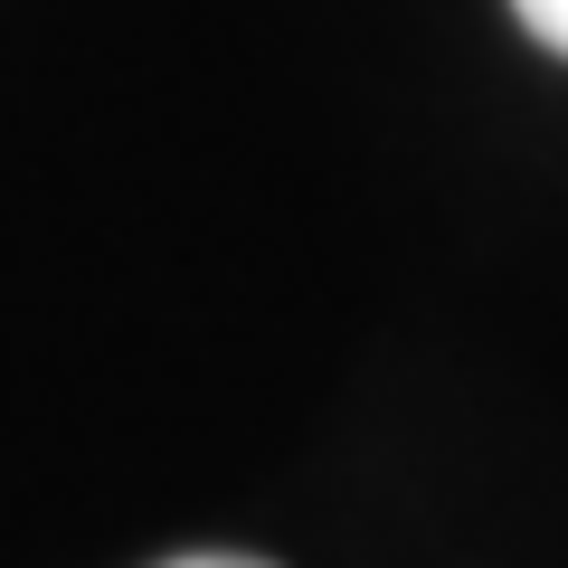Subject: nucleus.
<instances>
[{"instance_id":"obj_1","label":"nucleus","mask_w":568,"mask_h":568,"mask_svg":"<svg viewBox=\"0 0 568 568\" xmlns=\"http://www.w3.org/2000/svg\"><path fill=\"white\" fill-rule=\"evenodd\" d=\"M511 10H521V29L540 48H559V58H568V0H511Z\"/></svg>"},{"instance_id":"obj_2","label":"nucleus","mask_w":568,"mask_h":568,"mask_svg":"<svg viewBox=\"0 0 568 568\" xmlns=\"http://www.w3.org/2000/svg\"><path fill=\"white\" fill-rule=\"evenodd\" d=\"M171 568H265V559H237V549H190V559H171Z\"/></svg>"}]
</instances>
